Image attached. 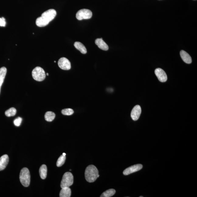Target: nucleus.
Returning <instances> with one entry per match:
<instances>
[{
    "mask_svg": "<svg viewBox=\"0 0 197 197\" xmlns=\"http://www.w3.org/2000/svg\"><path fill=\"white\" fill-rule=\"evenodd\" d=\"M74 182V176L71 172H67L64 173L61 182V188L64 187H69Z\"/></svg>",
    "mask_w": 197,
    "mask_h": 197,
    "instance_id": "39448f33",
    "label": "nucleus"
},
{
    "mask_svg": "<svg viewBox=\"0 0 197 197\" xmlns=\"http://www.w3.org/2000/svg\"><path fill=\"white\" fill-rule=\"evenodd\" d=\"M19 179L21 183L25 187H28L30 185V175L29 170L26 168L22 169L20 172Z\"/></svg>",
    "mask_w": 197,
    "mask_h": 197,
    "instance_id": "7ed1b4c3",
    "label": "nucleus"
},
{
    "mask_svg": "<svg viewBox=\"0 0 197 197\" xmlns=\"http://www.w3.org/2000/svg\"><path fill=\"white\" fill-rule=\"evenodd\" d=\"M61 113L62 114L65 116H71L74 114V111L72 109H63Z\"/></svg>",
    "mask_w": 197,
    "mask_h": 197,
    "instance_id": "4be33fe9",
    "label": "nucleus"
},
{
    "mask_svg": "<svg viewBox=\"0 0 197 197\" xmlns=\"http://www.w3.org/2000/svg\"><path fill=\"white\" fill-rule=\"evenodd\" d=\"M58 66L63 70H69L71 68L70 62L65 57L60 58L58 61Z\"/></svg>",
    "mask_w": 197,
    "mask_h": 197,
    "instance_id": "0eeeda50",
    "label": "nucleus"
},
{
    "mask_svg": "<svg viewBox=\"0 0 197 197\" xmlns=\"http://www.w3.org/2000/svg\"><path fill=\"white\" fill-rule=\"evenodd\" d=\"M6 25V22L4 18H0V26L5 27Z\"/></svg>",
    "mask_w": 197,
    "mask_h": 197,
    "instance_id": "b1692460",
    "label": "nucleus"
},
{
    "mask_svg": "<svg viewBox=\"0 0 197 197\" xmlns=\"http://www.w3.org/2000/svg\"><path fill=\"white\" fill-rule=\"evenodd\" d=\"M140 197H143V196H140Z\"/></svg>",
    "mask_w": 197,
    "mask_h": 197,
    "instance_id": "bb28decb",
    "label": "nucleus"
},
{
    "mask_svg": "<svg viewBox=\"0 0 197 197\" xmlns=\"http://www.w3.org/2000/svg\"><path fill=\"white\" fill-rule=\"evenodd\" d=\"M39 173L40 177L42 179H45L47 178V168L45 165L41 166L39 169Z\"/></svg>",
    "mask_w": 197,
    "mask_h": 197,
    "instance_id": "f3484780",
    "label": "nucleus"
},
{
    "mask_svg": "<svg viewBox=\"0 0 197 197\" xmlns=\"http://www.w3.org/2000/svg\"><path fill=\"white\" fill-rule=\"evenodd\" d=\"M71 189L69 187L62 188L60 193V197H70L71 196Z\"/></svg>",
    "mask_w": 197,
    "mask_h": 197,
    "instance_id": "4468645a",
    "label": "nucleus"
},
{
    "mask_svg": "<svg viewBox=\"0 0 197 197\" xmlns=\"http://www.w3.org/2000/svg\"><path fill=\"white\" fill-rule=\"evenodd\" d=\"M7 73V69L5 67L0 68V92L1 87L4 82Z\"/></svg>",
    "mask_w": 197,
    "mask_h": 197,
    "instance_id": "dca6fc26",
    "label": "nucleus"
},
{
    "mask_svg": "<svg viewBox=\"0 0 197 197\" xmlns=\"http://www.w3.org/2000/svg\"><path fill=\"white\" fill-rule=\"evenodd\" d=\"M85 179L89 182H94L99 177L97 168L94 165L88 166L85 172Z\"/></svg>",
    "mask_w": 197,
    "mask_h": 197,
    "instance_id": "f03ea898",
    "label": "nucleus"
},
{
    "mask_svg": "<svg viewBox=\"0 0 197 197\" xmlns=\"http://www.w3.org/2000/svg\"><path fill=\"white\" fill-rule=\"evenodd\" d=\"M92 12L91 10L88 9H83L77 12L76 17L78 20L87 19H90L92 17Z\"/></svg>",
    "mask_w": 197,
    "mask_h": 197,
    "instance_id": "423d86ee",
    "label": "nucleus"
},
{
    "mask_svg": "<svg viewBox=\"0 0 197 197\" xmlns=\"http://www.w3.org/2000/svg\"><path fill=\"white\" fill-rule=\"evenodd\" d=\"M180 55L183 61L185 63L189 64L192 62L190 56L185 51L182 50L180 51Z\"/></svg>",
    "mask_w": 197,
    "mask_h": 197,
    "instance_id": "ddd939ff",
    "label": "nucleus"
},
{
    "mask_svg": "<svg viewBox=\"0 0 197 197\" xmlns=\"http://www.w3.org/2000/svg\"><path fill=\"white\" fill-rule=\"evenodd\" d=\"M142 167H143V166L140 164L131 166L125 169L123 171V174L125 175H129L131 173L140 171L142 169Z\"/></svg>",
    "mask_w": 197,
    "mask_h": 197,
    "instance_id": "6e6552de",
    "label": "nucleus"
},
{
    "mask_svg": "<svg viewBox=\"0 0 197 197\" xmlns=\"http://www.w3.org/2000/svg\"><path fill=\"white\" fill-rule=\"evenodd\" d=\"M47 76H48V75H49V74H48V73H47Z\"/></svg>",
    "mask_w": 197,
    "mask_h": 197,
    "instance_id": "a878e982",
    "label": "nucleus"
},
{
    "mask_svg": "<svg viewBox=\"0 0 197 197\" xmlns=\"http://www.w3.org/2000/svg\"><path fill=\"white\" fill-rule=\"evenodd\" d=\"M141 113V109L139 105H136L133 108L131 113V118L134 121L138 120Z\"/></svg>",
    "mask_w": 197,
    "mask_h": 197,
    "instance_id": "9d476101",
    "label": "nucleus"
},
{
    "mask_svg": "<svg viewBox=\"0 0 197 197\" xmlns=\"http://www.w3.org/2000/svg\"><path fill=\"white\" fill-rule=\"evenodd\" d=\"M74 46L76 49L79 50L82 54H85L87 52L86 48L83 44L79 42H76L74 43Z\"/></svg>",
    "mask_w": 197,
    "mask_h": 197,
    "instance_id": "2eb2a0df",
    "label": "nucleus"
},
{
    "mask_svg": "<svg viewBox=\"0 0 197 197\" xmlns=\"http://www.w3.org/2000/svg\"><path fill=\"white\" fill-rule=\"evenodd\" d=\"M22 120V118L21 117H19L16 118L14 121V125L16 126H19L21 125Z\"/></svg>",
    "mask_w": 197,
    "mask_h": 197,
    "instance_id": "5701e85b",
    "label": "nucleus"
},
{
    "mask_svg": "<svg viewBox=\"0 0 197 197\" xmlns=\"http://www.w3.org/2000/svg\"><path fill=\"white\" fill-rule=\"evenodd\" d=\"M116 191L115 189H111L107 190L104 192L100 196V197H110L114 195Z\"/></svg>",
    "mask_w": 197,
    "mask_h": 197,
    "instance_id": "6ab92c4d",
    "label": "nucleus"
},
{
    "mask_svg": "<svg viewBox=\"0 0 197 197\" xmlns=\"http://www.w3.org/2000/svg\"><path fill=\"white\" fill-rule=\"evenodd\" d=\"M32 74L35 80L38 81H43L46 77L45 72L42 67H37L33 70Z\"/></svg>",
    "mask_w": 197,
    "mask_h": 197,
    "instance_id": "20e7f679",
    "label": "nucleus"
},
{
    "mask_svg": "<svg viewBox=\"0 0 197 197\" xmlns=\"http://www.w3.org/2000/svg\"><path fill=\"white\" fill-rule=\"evenodd\" d=\"M66 160L65 156H63V155H61L58 158L57 162L56 165L57 167H61L64 164Z\"/></svg>",
    "mask_w": 197,
    "mask_h": 197,
    "instance_id": "412c9836",
    "label": "nucleus"
},
{
    "mask_svg": "<svg viewBox=\"0 0 197 197\" xmlns=\"http://www.w3.org/2000/svg\"><path fill=\"white\" fill-rule=\"evenodd\" d=\"M9 162V157L7 154L3 155L0 158V171L5 169Z\"/></svg>",
    "mask_w": 197,
    "mask_h": 197,
    "instance_id": "9b49d317",
    "label": "nucleus"
},
{
    "mask_svg": "<svg viewBox=\"0 0 197 197\" xmlns=\"http://www.w3.org/2000/svg\"><path fill=\"white\" fill-rule=\"evenodd\" d=\"M16 112V109L14 107H12L5 111V114L6 116L10 117L15 116Z\"/></svg>",
    "mask_w": 197,
    "mask_h": 197,
    "instance_id": "aec40b11",
    "label": "nucleus"
},
{
    "mask_svg": "<svg viewBox=\"0 0 197 197\" xmlns=\"http://www.w3.org/2000/svg\"><path fill=\"white\" fill-rule=\"evenodd\" d=\"M96 44L98 46L99 48L102 50L106 51L108 50V46L103 41L102 38H98L95 41Z\"/></svg>",
    "mask_w": 197,
    "mask_h": 197,
    "instance_id": "f8f14e48",
    "label": "nucleus"
},
{
    "mask_svg": "<svg viewBox=\"0 0 197 197\" xmlns=\"http://www.w3.org/2000/svg\"><path fill=\"white\" fill-rule=\"evenodd\" d=\"M155 74L160 82H165L167 81V75L163 69L157 68L155 71Z\"/></svg>",
    "mask_w": 197,
    "mask_h": 197,
    "instance_id": "1a4fd4ad",
    "label": "nucleus"
},
{
    "mask_svg": "<svg viewBox=\"0 0 197 197\" xmlns=\"http://www.w3.org/2000/svg\"><path fill=\"white\" fill-rule=\"evenodd\" d=\"M55 116L56 115L52 111H48L45 113V118L46 121L51 122L54 119Z\"/></svg>",
    "mask_w": 197,
    "mask_h": 197,
    "instance_id": "a211bd4d",
    "label": "nucleus"
},
{
    "mask_svg": "<svg viewBox=\"0 0 197 197\" xmlns=\"http://www.w3.org/2000/svg\"><path fill=\"white\" fill-rule=\"evenodd\" d=\"M63 155L64 156H66V154H65V153H63Z\"/></svg>",
    "mask_w": 197,
    "mask_h": 197,
    "instance_id": "393cba45",
    "label": "nucleus"
},
{
    "mask_svg": "<svg viewBox=\"0 0 197 197\" xmlns=\"http://www.w3.org/2000/svg\"><path fill=\"white\" fill-rule=\"evenodd\" d=\"M56 11L51 9L47 10L42 14L41 16L36 19V24L38 27L46 26L50 22L54 19L56 16Z\"/></svg>",
    "mask_w": 197,
    "mask_h": 197,
    "instance_id": "f257e3e1",
    "label": "nucleus"
},
{
    "mask_svg": "<svg viewBox=\"0 0 197 197\" xmlns=\"http://www.w3.org/2000/svg\"><path fill=\"white\" fill-rule=\"evenodd\" d=\"M54 63H56V61H54Z\"/></svg>",
    "mask_w": 197,
    "mask_h": 197,
    "instance_id": "cd10ccee",
    "label": "nucleus"
}]
</instances>
